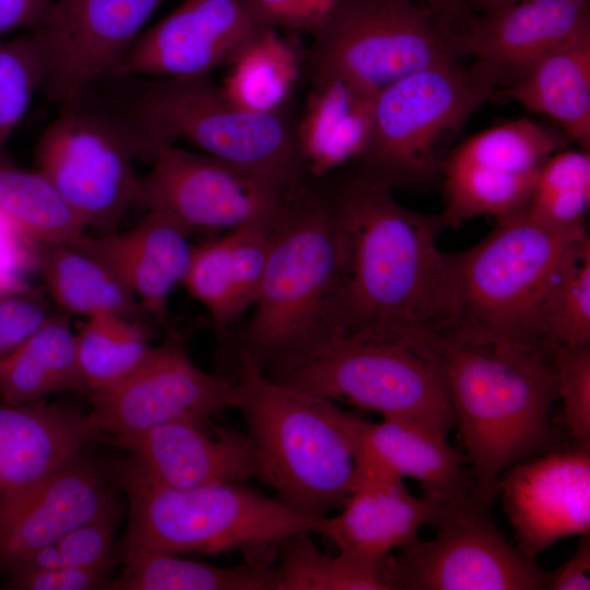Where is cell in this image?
<instances>
[{
  "instance_id": "cell-36",
  "label": "cell",
  "mask_w": 590,
  "mask_h": 590,
  "mask_svg": "<svg viewBox=\"0 0 590 590\" xmlns=\"http://www.w3.org/2000/svg\"><path fill=\"white\" fill-rule=\"evenodd\" d=\"M590 345V238L586 237L566 264L550 299L542 349Z\"/></svg>"
},
{
  "instance_id": "cell-10",
  "label": "cell",
  "mask_w": 590,
  "mask_h": 590,
  "mask_svg": "<svg viewBox=\"0 0 590 590\" xmlns=\"http://www.w3.org/2000/svg\"><path fill=\"white\" fill-rule=\"evenodd\" d=\"M310 34L309 76H343L375 94L460 57L458 33L416 0H339Z\"/></svg>"
},
{
  "instance_id": "cell-11",
  "label": "cell",
  "mask_w": 590,
  "mask_h": 590,
  "mask_svg": "<svg viewBox=\"0 0 590 590\" xmlns=\"http://www.w3.org/2000/svg\"><path fill=\"white\" fill-rule=\"evenodd\" d=\"M156 149L122 115L64 105L43 132L37 170L55 186L84 226L116 231L129 208L138 203L140 179L134 164L152 161Z\"/></svg>"
},
{
  "instance_id": "cell-28",
  "label": "cell",
  "mask_w": 590,
  "mask_h": 590,
  "mask_svg": "<svg viewBox=\"0 0 590 590\" xmlns=\"http://www.w3.org/2000/svg\"><path fill=\"white\" fill-rule=\"evenodd\" d=\"M37 272L51 299L67 314L86 319L118 315L140 321L149 317L109 263L81 239L37 244Z\"/></svg>"
},
{
  "instance_id": "cell-26",
  "label": "cell",
  "mask_w": 590,
  "mask_h": 590,
  "mask_svg": "<svg viewBox=\"0 0 590 590\" xmlns=\"http://www.w3.org/2000/svg\"><path fill=\"white\" fill-rule=\"evenodd\" d=\"M296 137L309 176L321 177L354 163L370 135L376 94L339 75H314Z\"/></svg>"
},
{
  "instance_id": "cell-1",
  "label": "cell",
  "mask_w": 590,
  "mask_h": 590,
  "mask_svg": "<svg viewBox=\"0 0 590 590\" xmlns=\"http://www.w3.org/2000/svg\"><path fill=\"white\" fill-rule=\"evenodd\" d=\"M340 253L339 335L414 329L444 338L455 316L439 214L406 209L389 186L353 174L329 192Z\"/></svg>"
},
{
  "instance_id": "cell-43",
  "label": "cell",
  "mask_w": 590,
  "mask_h": 590,
  "mask_svg": "<svg viewBox=\"0 0 590 590\" xmlns=\"http://www.w3.org/2000/svg\"><path fill=\"white\" fill-rule=\"evenodd\" d=\"M108 570L62 566L45 570H13L8 588L17 590L109 589Z\"/></svg>"
},
{
  "instance_id": "cell-2",
  "label": "cell",
  "mask_w": 590,
  "mask_h": 590,
  "mask_svg": "<svg viewBox=\"0 0 590 590\" xmlns=\"http://www.w3.org/2000/svg\"><path fill=\"white\" fill-rule=\"evenodd\" d=\"M457 427L473 465V498L489 508L502 474L555 450V370L540 347L445 337L440 341Z\"/></svg>"
},
{
  "instance_id": "cell-16",
  "label": "cell",
  "mask_w": 590,
  "mask_h": 590,
  "mask_svg": "<svg viewBox=\"0 0 590 590\" xmlns=\"http://www.w3.org/2000/svg\"><path fill=\"white\" fill-rule=\"evenodd\" d=\"M151 162L138 203L190 233L274 220L288 198L225 162L175 144L160 149Z\"/></svg>"
},
{
  "instance_id": "cell-46",
  "label": "cell",
  "mask_w": 590,
  "mask_h": 590,
  "mask_svg": "<svg viewBox=\"0 0 590 590\" xmlns=\"http://www.w3.org/2000/svg\"><path fill=\"white\" fill-rule=\"evenodd\" d=\"M590 534L579 535L574 555L559 568L553 570L548 590L590 589Z\"/></svg>"
},
{
  "instance_id": "cell-32",
  "label": "cell",
  "mask_w": 590,
  "mask_h": 590,
  "mask_svg": "<svg viewBox=\"0 0 590 590\" xmlns=\"http://www.w3.org/2000/svg\"><path fill=\"white\" fill-rule=\"evenodd\" d=\"M0 212L36 244L75 243L85 226L39 170L0 156Z\"/></svg>"
},
{
  "instance_id": "cell-42",
  "label": "cell",
  "mask_w": 590,
  "mask_h": 590,
  "mask_svg": "<svg viewBox=\"0 0 590 590\" xmlns=\"http://www.w3.org/2000/svg\"><path fill=\"white\" fill-rule=\"evenodd\" d=\"M37 272V244L0 212V294L33 287Z\"/></svg>"
},
{
  "instance_id": "cell-37",
  "label": "cell",
  "mask_w": 590,
  "mask_h": 590,
  "mask_svg": "<svg viewBox=\"0 0 590 590\" xmlns=\"http://www.w3.org/2000/svg\"><path fill=\"white\" fill-rule=\"evenodd\" d=\"M45 63L32 34L0 39V150L44 87Z\"/></svg>"
},
{
  "instance_id": "cell-23",
  "label": "cell",
  "mask_w": 590,
  "mask_h": 590,
  "mask_svg": "<svg viewBox=\"0 0 590 590\" xmlns=\"http://www.w3.org/2000/svg\"><path fill=\"white\" fill-rule=\"evenodd\" d=\"M465 462L447 435L428 425L400 417L361 423L356 469L411 477L422 496L440 504L459 505L473 498L475 480Z\"/></svg>"
},
{
  "instance_id": "cell-8",
  "label": "cell",
  "mask_w": 590,
  "mask_h": 590,
  "mask_svg": "<svg viewBox=\"0 0 590 590\" xmlns=\"http://www.w3.org/2000/svg\"><path fill=\"white\" fill-rule=\"evenodd\" d=\"M158 151L186 141L284 196L312 178L296 137V118L248 111L225 96L210 75L143 82L120 114Z\"/></svg>"
},
{
  "instance_id": "cell-45",
  "label": "cell",
  "mask_w": 590,
  "mask_h": 590,
  "mask_svg": "<svg viewBox=\"0 0 590 590\" xmlns=\"http://www.w3.org/2000/svg\"><path fill=\"white\" fill-rule=\"evenodd\" d=\"M54 0H0V39L22 30L38 26Z\"/></svg>"
},
{
  "instance_id": "cell-3",
  "label": "cell",
  "mask_w": 590,
  "mask_h": 590,
  "mask_svg": "<svg viewBox=\"0 0 590 590\" xmlns=\"http://www.w3.org/2000/svg\"><path fill=\"white\" fill-rule=\"evenodd\" d=\"M340 253L329 192L311 181L291 194L273 226L239 357L264 373L338 337Z\"/></svg>"
},
{
  "instance_id": "cell-30",
  "label": "cell",
  "mask_w": 590,
  "mask_h": 590,
  "mask_svg": "<svg viewBox=\"0 0 590 590\" xmlns=\"http://www.w3.org/2000/svg\"><path fill=\"white\" fill-rule=\"evenodd\" d=\"M67 391L83 392L76 332L66 315L54 314L0 362V400L11 404L27 403Z\"/></svg>"
},
{
  "instance_id": "cell-19",
  "label": "cell",
  "mask_w": 590,
  "mask_h": 590,
  "mask_svg": "<svg viewBox=\"0 0 590 590\" xmlns=\"http://www.w3.org/2000/svg\"><path fill=\"white\" fill-rule=\"evenodd\" d=\"M116 505L105 473L80 453L0 505V569L11 571L39 548Z\"/></svg>"
},
{
  "instance_id": "cell-24",
  "label": "cell",
  "mask_w": 590,
  "mask_h": 590,
  "mask_svg": "<svg viewBox=\"0 0 590 590\" xmlns=\"http://www.w3.org/2000/svg\"><path fill=\"white\" fill-rule=\"evenodd\" d=\"M97 438L86 414L60 404L0 403V505L76 458Z\"/></svg>"
},
{
  "instance_id": "cell-18",
  "label": "cell",
  "mask_w": 590,
  "mask_h": 590,
  "mask_svg": "<svg viewBox=\"0 0 590 590\" xmlns=\"http://www.w3.org/2000/svg\"><path fill=\"white\" fill-rule=\"evenodd\" d=\"M261 30L237 0H182L142 33L114 76L210 75L231 66Z\"/></svg>"
},
{
  "instance_id": "cell-17",
  "label": "cell",
  "mask_w": 590,
  "mask_h": 590,
  "mask_svg": "<svg viewBox=\"0 0 590 590\" xmlns=\"http://www.w3.org/2000/svg\"><path fill=\"white\" fill-rule=\"evenodd\" d=\"M497 491L517 548L529 559L590 531V450H553L508 468Z\"/></svg>"
},
{
  "instance_id": "cell-34",
  "label": "cell",
  "mask_w": 590,
  "mask_h": 590,
  "mask_svg": "<svg viewBox=\"0 0 590 590\" xmlns=\"http://www.w3.org/2000/svg\"><path fill=\"white\" fill-rule=\"evenodd\" d=\"M309 534H295L278 546L270 590H386L379 573L321 553Z\"/></svg>"
},
{
  "instance_id": "cell-48",
  "label": "cell",
  "mask_w": 590,
  "mask_h": 590,
  "mask_svg": "<svg viewBox=\"0 0 590 590\" xmlns=\"http://www.w3.org/2000/svg\"><path fill=\"white\" fill-rule=\"evenodd\" d=\"M64 566L57 543L48 544L25 559L13 570H45ZM10 573V571H9Z\"/></svg>"
},
{
  "instance_id": "cell-5",
  "label": "cell",
  "mask_w": 590,
  "mask_h": 590,
  "mask_svg": "<svg viewBox=\"0 0 590 590\" xmlns=\"http://www.w3.org/2000/svg\"><path fill=\"white\" fill-rule=\"evenodd\" d=\"M588 236L585 225L551 227L521 210L497 220L475 246L449 253L455 316L446 337L542 349L553 291Z\"/></svg>"
},
{
  "instance_id": "cell-31",
  "label": "cell",
  "mask_w": 590,
  "mask_h": 590,
  "mask_svg": "<svg viewBox=\"0 0 590 590\" xmlns=\"http://www.w3.org/2000/svg\"><path fill=\"white\" fill-rule=\"evenodd\" d=\"M295 47L275 30L263 28L229 66L222 90L248 111L276 114L286 106L300 74Z\"/></svg>"
},
{
  "instance_id": "cell-47",
  "label": "cell",
  "mask_w": 590,
  "mask_h": 590,
  "mask_svg": "<svg viewBox=\"0 0 590 590\" xmlns=\"http://www.w3.org/2000/svg\"><path fill=\"white\" fill-rule=\"evenodd\" d=\"M441 22L453 33H461L468 25L471 14L468 10L467 0H422Z\"/></svg>"
},
{
  "instance_id": "cell-22",
  "label": "cell",
  "mask_w": 590,
  "mask_h": 590,
  "mask_svg": "<svg viewBox=\"0 0 590 590\" xmlns=\"http://www.w3.org/2000/svg\"><path fill=\"white\" fill-rule=\"evenodd\" d=\"M450 506L412 495L401 479L356 469L341 512L324 517L321 534L339 555L380 574L393 550L415 539L422 527H436Z\"/></svg>"
},
{
  "instance_id": "cell-7",
  "label": "cell",
  "mask_w": 590,
  "mask_h": 590,
  "mask_svg": "<svg viewBox=\"0 0 590 590\" xmlns=\"http://www.w3.org/2000/svg\"><path fill=\"white\" fill-rule=\"evenodd\" d=\"M129 499L126 545L182 554L278 548L291 536L322 533L324 517L303 514L246 483L177 488L155 482L129 456L114 465Z\"/></svg>"
},
{
  "instance_id": "cell-41",
  "label": "cell",
  "mask_w": 590,
  "mask_h": 590,
  "mask_svg": "<svg viewBox=\"0 0 590 590\" xmlns=\"http://www.w3.org/2000/svg\"><path fill=\"white\" fill-rule=\"evenodd\" d=\"M52 312L45 294L34 287L0 294V362L14 353Z\"/></svg>"
},
{
  "instance_id": "cell-6",
  "label": "cell",
  "mask_w": 590,
  "mask_h": 590,
  "mask_svg": "<svg viewBox=\"0 0 590 590\" xmlns=\"http://www.w3.org/2000/svg\"><path fill=\"white\" fill-rule=\"evenodd\" d=\"M441 339L421 330H369L331 339L266 374L331 401L448 435L457 427Z\"/></svg>"
},
{
  "instance_id": "cell-4",
  "label": "cell",
  "mask_w": 590,
  "mask_h": 590,
  "mask_svg": "<svg viewBox=\"0 0 590 590\" xmlns=\"http://www.w3.org/2000/svg\"><path fill=\"white\" fill-rule=\"evenodd\" d=\"M243 414L260 481L290 507L324 517L352 492L362 418L333 401L270 378L239 357Z\"/></svg>"
},
{
  "instance_id": "cell-49",
  "label": "cell",
  "mask_w": 590,
  "mask_h": 590,
  "mask_svg": "<svg viewBox=\"0 0 590 590\" xmlns=\"http://www.w3.org/2000/svg\"><path fill=\"white\" fill-rule=\"evenodd\" d=\"M304 2L311 14L315 27L319 21L323 19L324 15L339 2V0H304Z\"/></svg>"
},
{
  "instance_id": "cell-13",
  "label": "cell",
  "mask_w": 590,
  "mask_h": 590,
  "mask_svg": "<svg viewBox=\"0 0 590 590\" xmlns=\"http://www.w3.org/2000/svg\"><path fill=\"white\" fill-rule=\"evenodd\" d=\"M563 145L558 133L526 118L467 139L441 167L444 227L479 215L499 220L524 209L543 164Z\"/></svg>"
},
{
  "instance_id": "cell-14",
  "label": "cell",
  "mask_w": 590,
  "mask_h": 590,
  "mask_svg": "<svg viewBox=\"0 0 590 590\" xmlns=\"http://www.w3.org/2000/svg\"><path fill=\"white\" fill-rule=\"evenodd\" d=\"M238 381L199 368L177 340L153 346L127 378L88 394L87 422L97 438L142 432L170 422L212 423L236 408Z\"/></svg>"
},
{
  "instance_id": "cell-44",
  "label": "cell",
  "mask_w": 590,
  "mask_h": 590,
  "mask_svg": "<svg viewBox=\"0 0 590 590\" xmlns=\"http://www.w3.org/2000/svg\"><path fill=\"white\" fill-rule=\"evenodd\" d=\"M247 15L260 28L278 27L307 31L314 20L304 0H237Z\"/></svg>"
},
{
  "instance_id": "cell-21",
  "label": "cell",
  "mask_w": 590,
  "mask_h": 590,
  "mask_svg": "<svg viewBox=\"0 0 590 590\" xmlns=\"http://www.w3.org/2000/svg\"><path fill=\"white\" fill-rule=\"evenodd\" d=\"M590 27V0H520L471 16L457 35L460 56L488 69L510 86L542 57Z\"/></svg>"
},
{
  "instance_id": "cell-12",
  "label": "cell",
  "mask_w": 590,
  "mask_h": 590,
  "mask_svg": "<svg viewBox=\"0 0 590 590\" xmlns=\"http://www.w3.org/2000/svg\"><path fill=\"white\" fill-rule=\"evenodd\" d=\"M433 539L416 536L388 555L386 590H546L553 571L510 544L474 498L450 506Z\"/></svg>"
},
{
  "instance_id": "cell-9",
  "label": "cell",
  "mask_w": 590,
  "mask_h": 590,
  "mask_svg": "<svg viewBox=\"0 0 590 590\" xmlns=\"http://www.w3.org/2000/svg\"><path fill=\"white\" fill-rule=\"evenodd\" d=\"M497 86L484 66L458 60L386 86L375 96L369 140L353 163L355 174L393 190L429 181L441 172L446 146Z\"/></svg>"
},
{
  "instance_id": "cell-25",
  "label": "cell",
  "mask_w": 590,
  "mask_h": 590,
  "mask_svg": "<svg viewBox=\"0 0 590 590\" xmlns=\"http://www.w3.org/2000/svg\"><path fill=\"white\" fill-rule=\"evenodd\" d=\"M190 234L165 214L148 211L125 232L85 234L81 241L109 263L149 317L165 322L169 297L190 264Z\"/></svg>"
},
{
  "instance_id": "cell-40",
  "label": "cell",
  "mask_w": 590,
  "mask_h": 590,
  "mask_svg": "<svg viewBox=\"0 0 590 590\" xmlns=\"http://www.w3.org/2000/svg\"><path fill=\"white\" fill-rule=\"evenodd\" d=\"M118 506L75 527L56 543L64 566L108 570Z\"/></svg>"
},
{
  "instance_id": "cell-33",
  "label": "cell",
  "mask_w": 590,
  "mask_h": 590,
  "mask_svg": "<svg viewBox=\"0 0 590 590\" xmlns=\"http://www.w3.org/2000/svg\"><path fill=\"white\" fill-rule=\"evenodd\" d=\"M144 321L118 315L86 319L76 332V358L83 392L109 388L131 375L152 351Z\"/></svg>"
},
{
  "instance_id": "cell-35",
  "label": "cell",
  "mask_w": 590,
  "mask_h": 590,
  "mask_svg": "<svg viewBox=\"0 0 590 590\" xmlns=\"http://www.w3.org/2000/svg\"><path fill=\"white\" fill-rule=\"evenodd\" d=\"M590 205V153L558 151L543 164L523 212L556 228L585 225Z\"/></svg>"
},
{
  "instance_id": "cell-15",
  "label": "cell",
  "mask_w": 590,
  "mask_h": 590,
  "mask_svg": "<svg viewBox=\"0 0 590 590\" xmlns=\"http://www.w3.org/2000/svg\"><path fill=\"white\" fill-rule=\"evenodd\" d=\"M166 0H54L44 21L31 31L42 52L44 88L70 105L114 75Z\"/></svg>"
},
{
  "instance_id": "cell-27",
  "label": "cell",
  "mask_w": 590,
  "mask_h": 590,
  "mask_svg": "<svg viewBox=\"0 0 590 590\" xmlns=\"http://www.w3.org/2000/svg\"><path fill=\"white\" fill-rule=\"evenodd\" d=\"M504 96L556 120L581 150L590 149V27L542 57Z\"/></svg>"
},
{
  "instance_id": "cell-50",
  "label": "cell",
  "mask_w": 590,
  "mask_h": 590,
  "mask_svg": "<svg viewBox=\"0 0 590 590\" xmlns=\"http://www.w3.org/2000/svg\"><path fill=\"white\" fill-rule=\"evenodd\" d=\"M467 1L473 2L480 5L484 10V12H491V11H495V10L508 7L520 0H467Z\"/></svg>"
},
{
  "instance_id": "cell-38",
  "label": "cell",
  "mask_w": 590,
  "mask_h": 590,
  "mask_svg": "<svg viewBox=\"0 0 590 590\" xmlns=\"http://www.w3.org/2000/svg\"><path fill=\"white\" fill-rule=\"evenodd\" d=\"M182 285L219 326H227L241 315L235 295L228 234L193 247Z\"/></svg>"
},
{
  "instance_id": "cell-39",
  "label": "cell",
  "mask_w": 590,
  "mask_h": 590,
  "mask_svg": "<svg viewBox=\"0 0 590 590\" xmlns=\"http://www.w3.org/2000/svg\"><path fill=\"white\" fill-rule=\"evenodd\" d=\"M553 363L563 423L574 447L590 450V345L546 352Z\"/></svg>"
},
{
  "instance_id": "cell-20",
  "label": "cell",
  "mask_w": 590,
  "mask_h": 590,
  "mask_svg": "<svg viewBox=\"0 0 590 590\" xmlns=\"http://www.w3.org/2000/svg\"><path fill=\"white\" fill-rule=\"evenodd\" d=\"M155 482L187 488L261 479L247 435L212 423L170 422L142 432L108 437Z\"/></svg>"
},
{
  "instance_id": "cell-29",
  "label": "cell",
  "mask_w": 590,
  "mask_h": 590,
  "mask_svg": "<svg viewBox=\"0 0 590 590\" xmlns=\"http://www.w3.org/2000/svg\"><path fill=\"white\" fill-rule=\"evenodd\" d=\"M272 552L235 567L125 544L123 568L111 590H270Z\"/></svg>"
}]
</instances>
